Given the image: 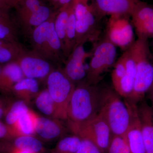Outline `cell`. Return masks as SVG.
<instances>
[{
	"instance_id": "b9f144b4",
	"label": "cell",
	"mask_w": 153,
	"mask_h": 153,
	"mask_svg": "<svg viewBox=\"0 0 153 153\" xmlns=\"http://www.w3.org/2000/svg\"><path fill=\"white\" fill-rule=\"evenodd\" d=\"M16 1H17V3H18V2H19V1H21V0H16Z\"/></svg>"
},
{
	"instance_id": "f546056e",
	"label": "cell",
	"mask_w": 153,
	"mask_h": 153,
	"mask_svg": "<svg viewBox=\"0 0 153 153\" xmlns=\"http://www.w3.org/2000/svg\"><path fill=\"white\" fill-rule=\"evenodd\" d=\"M27 104L19 100L8 105L4 115L5 123L13 128L21 116L29 109Z\"/></svg>"
},
{
	"instance_id": "ac0fdd59",
	"label": "cell",
	"mask_w": 153,
	"mask_h": 153,
	"mask_svg": "<svg viewBox=\"0 0 153 153\" xmlns=\"http://www.w3.org/2000/svg\"><path fill=\"white\" fill-rule=\"evenodd\" d=\"M54 13L50 7L44 4L28 17L17 22V24L25 36L29 38L33 30L48 21Z\"/></svg>"
},
{
	"instance_id": "d6986e66",
	"label": "cell",
	"mask_w": 153,
	"mask_h": 153,
	"mask_svg": "<svg viewBox=\"0 0 153 153\" xmlns=\"http://www.w3.org/2000/svg\"><path fill=\"white\" fill-rule=\"evenodd\" d=\"M24 77L18 62L6 64L0 73V91L4 94L11 93L14 85Z\"/></svg>"
},
{
	"instance_id": "e575fe53",
	"label": "cell",
	"mask_w": 153,
	"mask_h": 153,
	"mask_svg": "<svg viewBox=\"0 0 153 153\" xmlns=\"http://www.w3.org/2000/svg\"><path fill=\"white\" fill-rule=\"evenodd\" d=\"M17 4L16 0H0V9L9 10L15 7Z\"/></svg>"
},
{
	"instance_id": "74e56055",
	"label": "cell",
	"mask_w": 153,
	"mask_h": 153,
	"mask_svg": "<svg viewBox=\"0 0 153 153\" xmlns=\"http://www.w3.org/2000/svg\"><path fill=\"white\" fill-rule=\"evenodd\" d=\"M11 153H36L30 151L22 150H14Z\"/></svg>"
},
{
	"instance_id": "d4e9b609",
	"label": "cell",
	"mask_w": 153,
	"mask_h": 153,
	"mask_svg": "<svg viewBox=\"0 0 153 153\" xmlns=\"http://www.w3.org/2000/svg\"><path fill=\"white\" fill-rule=\"evenodd\" d=\"M35 100L37 108L46 117L60 120L57 107L47 88L40 91Z\"/></svg>"
},
{
	"instance_id": "7bdbcfd3",
	"label": "cell",
	"mask_w": 153,
	"mask_h": 153,
	"mask_svg": "<svg viewBox=\"0 0 153 153\" xmlns=\"http://www.w3.org/2000/svg\"><path fill=\"white\" fill-rule=\"evenodd\" d=\"M152 38H153V37Z\"/></svg>"
},
{
	"instance_id": "5bb4252c",
	"label": "cell",
	"mask_w": 153,
	"mask_h": 153,
	"mask_svg": "<svg viewBox=\"0 0 153 153\" xmlns=\"http://www.w3.org/2000/svg\"><path fill=\"white\" fill-rule=\"evenodd\" d=\"M141 0H94V5L101 18L106 16L131 17Z\"/></svg>"
},
{
	"instance_id": "52a82bcc",
	"label": "cell",
	"mask_w": 153,
	"mask_h": 153,
	"mask_svg": "<svg viewBox=\"0 0 153 153\" xmlns=\"http://www.w3.org/2000/svg\"><path fill=\"white\" fill-rule=\"evenodd\" d=\"M74 134L86 139L95 144L102 153H106L112 138V132L100 113L95 117L80 125H67Z\"/></svg>"
},
{
	"instance_id": "4dcf8cb0",
	"label": "cell",
	"mask_w": 153,
	"mask_h": 153,
	"mask_svg": "<svg viewBox=\"0 0 153 153\" xmlns=\"http://www.w3.org/2000/svg\"><path fill=\"white\" fill-rule=\"evenodd\" d=\"M44 4L42 0L19 1L15 7L16 10L17 22L28 17Z\"/></svg>"
},
{
	"instance_id": "30bf717a",
	"label": "cell",
	"mask_w": 153,
	"mask_h": 153,
	"mask_svg": "<svg viewBox=\"0 0 153 153\" xmlns=\"http://www.w3.org/2000/svg\"><path fill=\"white\" fill-rule=\"evenodd\" d=\"M128 108L130 120L125 138L131 153H146L141 122L139 114L138 105L129 100L125 99Z\"/></svg>"
},
{
	"instance_id": "83f0119b",
	"label": "cell",
	"mask_w": 153,
	"mask_h": 153,
	"mask_svg": "<svg viewBox=\"0 0 153 153\" xmlns=\"http://www.w3.org/2000/svg\"><path fill=\"white\" fill-rule=\"evenodd\" d=\"M81 142V138L76 135H66L60 139L50 153H76Z\"/></svg>"
},
{
	"instance_id": "7402d4cb",
	"label": "cell",
	"mask_w": 153,
	"mask_h": 153,
	"mask_svg": "<svg viewBox=\"0 0 153 153\" xmlns=\"http://www.w3.org/2000/svg\"><path fill=\"white\" fill-rule=\"evenodd\" d=\"M9 10L0 9V39L9 42H19L17 24Z\"/></svg>"
},
{
	"instance_id": "9a60e30c",
	"label": "cell",
	"mask_w": 153,
	"mask_h": 153,
	"mask_svg": "<svg viewBox=\"0 0 153 153\" xmlns=\"http://www.w3.org/2000/svg\"><path fill=\"white\" fill-rule=\"evenodd\" d=\"M14 150L42 153L45 149L41 141L35 136H20L8 140L0 141V153H11Z\"/></svg>"
},
{
	"instance_id": "4fadbf2b",
	"label": "cell",
	"mask_w": 153,
	"mask_h": 153,
	"mask_svg": "<svg viewBox=\"0 0 153 153\" xmlns=\"http://www.w3.org/2000/svg\"><path fill=\"white\" fill-rule=\"evenodd\" d=\"M131 17L138 38L149 39L153 38V6L141 1Z\"/></svg>"
},
{
	"instance_id": "7c38bea8",
	"label": "cell",
	"mask_w": 153,
	"mask_h": 153,
	"mask_svg": "<svg viewBox=\"0 0 153 153\" xmlns=\"http://www.w3.org/2000/svg\"><path fill=\"white\" fill-rule=\"evenodd\" d=\"M63 121L46 117L37 116L35 126V135L41 141L52 142L67 135L69 130Z\"/></svg>"
},
{
	"instance_id": "1f68e13d",
	"label": "cell",
	"mask_w": 153,
	"mask_h": 153,
	"mask_svg": "<svg viewBox=\"0 0 153 153\" xmlns=\"http://www.w3.org/2000/svg\"><path fill=\"white\" fill-rule=\"evenodd\" d=\"M105 153H131L126 139L120 136L113 135Z\"/></svg>"
},
{
	"instance_id": "484cf974",
	"label": "cell",
	"mask_w": 153,
	"mask_h": 153,
	"mask_svg": "<svg viewBox=\"0 0 153 153\" xmlns=\"http://www.w3.org/2000/svg\"><path fill=\"white\" fill-rule=\"evenodd\" d=\"M76 17L74 10V0L71 2V9L66 27L65 42L63 49V56L67 58L76 46Z\"/></svg>"
},
{
	"instance_id": "ab89813d",
	"label": "cell",
	"mask_w": 153,
	"mask_h": 153,
	"mask_svg": "<svg viewBox=\"0 0 153 153\" xmlns=\"http://www.w3.org/2000/svg\"><path fill=\"white\" fill-rule=\"evenodd\" d=\"M6 42H7V41H3V40L0 39V47H1V46L2 45H3V44H4L5 43H6Z\"/></svg>"
},
{
	"instance_id": "8fae6325",
	"label": "cell",
	"mask_w": 153,
	"mask_h": 153,
	"mask_svg": "<svg viewBox=\"0 0 153 153\" xmlns=\"http://www.w3.org/2000/svg\"><path fill=\"white\" fill-rule=\"evenodd\" d=\"M84 44L76 45L67 57L65 66L63 68L64 73L75 84L85 79L87 69L85 68V60L91 55V52H87Z\"/></svg>"
},
{
	"instance_id": "e0dca14e",
	"label": "cell",
	"mask_w": 153,
	"mask_h": 153,
	"mask_svg": "<svg viewBox=\"0 0 153 153\" xmlns=\"http://www.w3.org/2000/svg\"><path fill=\"white\" fill-rule=\"evenodd\" d=\"M146 153H153V111L146 101L138 105Z\"/></svg>"
},
{
	"instance_id": "5b68a950",
	"label": "cell",
	"mask_w": 153,
	"mask_h": 153,
	"mask_svg": "<svg viewBox=\"0 0 153 153\" xmlns=\"http://www.w3.org/2000/svg\"><path fill=\"white\" fill-rule=\"evenodd\" d=\"M86 79L88 83L98 85L102 76L116 63L117 47L105 36L93 44Z\"/></svg>"
},
{
	"instance_id": "9c48e42d",
	"label": "cell",
	"mask_w": 153,
	"mask_h": 153,
	"mask_svg": "<svg viewBox=\"0 0 153 153\" xmlns=\"http://www.w3.org/2000/svg\"><path fill=\"white\" fill-rule=\"evenodd\" d=\"M16 62L25 77L37 80L47 78L54 69L50 60L33 50L25 49Z\"/></svg>"
},
{
	"instance_id": "4316f807",
	"label": "cell",
	"mask_w": 153,
	"mask_h": 153,
	"mask_svg": "<svg viewBox=\"0 0 153 153\" xmlns=\"http://www.w3.org/2000/svg\"><path fill=\"white\" fill-rule=\"evenodd\" d=\"M25 49L20 42H6L0 47V63L16 62Z\"/></svg>"
},
{
	"instance_id": "d6a6232c",
	"label": "cell",
	"mask_w": 153,
	"mask_h": 153,
	"mask_svg": "<svg viewBox=\"0 0 153 153\" xmlns=\"http://www.w3.org/2000/svg\"><path fill=\"white\" fill-rule=\"evenodd\" d=\"M81 139V144L76 153H102L91 141L86 139Z\"/></svg>"
},
{
	"instance_id": "44dd1931",
	"label": "cell",
	"mask_w": 153,
	"mask_h": 153,
	"mask_svg": "<svg viewBox=\"0 0 153 153\" xmlns=\"http://www.w3.org/2000/svg\"><path fill=\"white\" fill-rule=\"evenodd\" d=\"M39 91V83L38 80L33 78L24 77L14 85L12 92L19 100L30 102L36 98Z\"/></svg>"
},
{
	"instance_id": "cb8c5ba5",
	"label": "cell",
	"mask_w": 153,
	"mask_h": 153,
	"mask_svg": "<svg viewBox=\"0 0 153 153\" xmlns=\"http://www.w3.org/2000/svg\"><path fill=\"white\" fill-rule=\"evenodd\" d=\"M38 115L29 109L21 116L13 128L17 137L35 136Z\"/></svg>"
},
{
	"instance_id": "60d3db41",
	"label": "cell",
	"mask_w": 153,
	"mask_h": 153,
	"mask_svg": "<svg viewBox=\"0 0 153 153\" xmlns=\"http://www.w3.org/2000/svg\"><path fill=\"white\" fill-rule=\"evenodd\" d=\"M1 66H0V73H1Z\"/></svg>"
},
{
	"instance_id": "3957f363",
	"label": "cell",
	"mask_w": 153,
	"mask_h": 153,
	"mask_svg": "<svg viewBox=\"0 0 153 153\" xmlns=\"http://www.w3.org/2000/svg\"><path fill=\"white\" fill-rule=\"evenodd\" d=\"M76 17V44H95L100 39V20L94 2L90 0H74Z\"/></svg>"
},
{
	"instance_id": "8992f818",
	"label": "cell",
	"mask_w": 153,
	"mask_h": 153,
	"mask_svg": "<svg viewBox=\"0 0 153 153\" xmlns=\"http://www.w3.org/2000/svg\"><path fill=\"white\" fill-rule=\"evenodd\" d=\"M47 90L57 107L59 119L67 120L68 104L76 84L60 68L52 70L47 77Z\"/></svg>"
},
{
	"instance_id": "8d00e7d4",
	"label": "cell",
	"mask_w": 153,
	"mask_h": 153,
	"mask_svg": "<svg viewBox=\"0 0 153 153\" xmlns=\"http://www.w3.org/2000/svg\"><path fill=\"white\" fill-rule=\"evenodd\" d=\"M149 97L151 102V107L153 111V83L149 91Z\"/></svg>"
},
{
	"instance_id": "ba28073f",
	"label": "cell",
	"mask_w": 153,
	"mask_h": 153,
	"mask_svg": "<svg viewBox=\"0 0 153 153\" xmlns=\"http://www.w3.org/2000/svg\"><path fill=\"white\" fill-rule=\"evenodd\" d=\"M128 16H110L107 22L105 36L114 45L124 51L134 43L133 25Z\"/></svg>"
},
{
	"instance_id": "2e32d148",
	"label": "cell",
	"mask_w": 153,
	"mask_h": 153,
	"mask_svg": "<svg viewBox=\"0 0 153 153\" xmlns=\"http://www.w3.org/2000/svg\"><path fill=\"white\" fill-rule=\"evenodd\" d=\"M122 55L125 61L126 74L116 91L121 96L128 98L133 90L136 74L135 61L131 47L124 51Z\"/></svg>"
},
{
	"instance_id": "f35d334b",
	"label": "cell",
	"mask_w": 153,
	"mask_h": 153,
	"mask_svg": "<svg viewBox=\"0 0 153 153\" xmlns=\"http://www.w3.org/2000/svg\"><path fill=\"white\" fill-rule=\"evenodd\" d=\"M52 4L57 8L58 3L59 2V0H50Z\"/></svg>"
},
{
	"instance_id": "277c9868",
	"label": "cell",
	"mask_w": 153,
	"mask_h": 153,
	"mask_svg": "<svg viewBox=\"0 0 153 153\" xmlns=\"http://www.w3.org/2000/svg\"><path fill=\"white\" fill-rule=\"evenodd\" d=\"M100 112L108 124L113 134L125 138L129 123L128 108L118 94L108 87L103 88Z\"/></svg>"
},
{
	"instance_id": "ffe728a7",
	"label": "cell",
	"mask_w": 153,
	"mask_h": 153,
	"mask_svg": "<svg viewBox=\"0 0 153 153\" xmlns=\"http://www.w3.org/2000/svg\"><path fill=\"white\" fill-rule=\"evenodd\" d=\"M52 16L48 21L33 30L29 37L33 48L32 50L44 56L49 60H50L47 44L49 25Z\"/></svg>"
},
{
	"instance_id": "f1b7e54d",
	"label": "cell",
	"mask_w": 153,
	"mask_h": 153,
	"mask_svg": "<svg viewBox=\"0 0 153 153\" xmlns=\"http://www.w3.org/2000/svg\"><path fill=\"white\" fill-rule=\"evenodd\" d=\"M71 2L58 10L54 21V27L61 42L62 50L65 42L66 27Z\"/></svg>"
},
{
	"instance_id": "7a4b0ae2",
	"label": "cell",
	"mask_w": 153,
	"mask_h": 153,
	"mask_svg": "<svg viewBox=\"0 0 153 153\" xmlns=\"http://www.w3.org/2000/svg\"><path fill=\"white\" fill-rule=\"evenodd\" d=\"M136 63L133 90L128 99L137 104L153 83V63L148 39L138 38L131 46Z\"/></svg>"
},
{
	"instance_id": "d590c367",
	"label": "cell",
	"mask_w": 153,
	"mask_h": 153,
	"mask_svg": "<svg viewBox=\"0 0 153 153\" xmlns=\"http://www.w3.org/2000/svg\"><path fill=\"white\" fill-rule=\"evenodd\" d=\"M7 107L2 99L0 98V120L4 116Z\"/></svg>"
},
{
	"instance_id": "603a6c76",
	"label": "cell",
	"mask_w": 153,
	"mask_h": 153,
	"mask_svg": "<svg viewBox=\"0 0 153 153\" xmlns=\"http://www.w3.org/2000/svg\"><path fill=\"white\" fill-rule=\"evenodd\" d=\"M57 13V12H55L52 16L48 33L47 46L49 60L51 62H59L64 58L61 42L54 27V21Z\"/></svg>"
},
{
	"instance_id": "6da1fadb",
	"label": "cell",
	"mask_w": 153,
	"mask_h": 153,
	"mask_svg": "<svg viewBox=\"0 0 153 153\" xmlns=\"http://www.w3.org/2000/svg\"><path fill=\"white\" fill-rule=\"evenodd\" d=\"M103 88L85 79L76 85L67 108V125H80L95 117L101 110Z\"/></svg>"
},
{
	"instance_id": "836d02e7",
	"label": "cell",
	"mask_w": 153,
	"mask_h": 153,
	"mask_svg": "<svg viewBox=\"0 0 153 153\" xmlns=\"http://www.w3.org/2000/svg\"><path fill=\"white\" fill-rule=\"evenodd\" d=\"M16 137L13 128L0 121V141L8 140Z\"/></svg>"
}]
</instances>
